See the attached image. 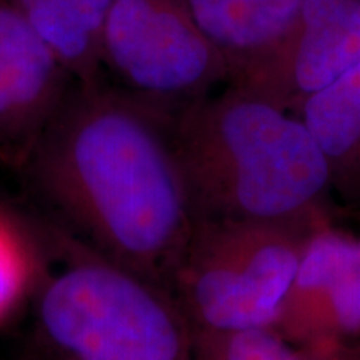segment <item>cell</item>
Instances as JSON below:
<instances>
[{
    "label": "cell",
    "instance_id": "8fae6325",
    "mask_svg": "<svg viewBox=\"0 0 360 360\" xmlns=\"http://www.w3.org/2000/svg\"><path fill=\"white\" fill-rule=\"evenodd\" d=\"M77 84L105 80L102 34L114 0H15Z\"/></svg>",
    "mask_w": 360,
    "mask_h": 360
},
{
    "label": "cell",
    "instance_id": "ba28073f",
    "mask_svg": "<svg viewBox=\"0 0 360 360\" xmlns=\"http://www.w3.org/2000/svg\"><path fill=\"white\" fill-rule=\"evenodd\" d=\"M229 69V85L252 90L277 60L307 0H182Z\"/></svg>",
    "mask_w": 360,
    "mask_h": 360
},
{
    "label": "cell",
    "instance_id": "9a60e30c",
    "mask_svg": "<svg viewBox=\"0 0 360 360\" xmlns=\"http://www.w3.org/2000/svg\"><path fill=\"white\" fill-rule=\"evenodd\" d=\"M47 360H56V359H52V357H49V359H47Z\"/></svg>",
    "mask_w": 360,
    "mask_h": 360
},
{
    "label": "cell",
    "instance_id": "7c38bea8",
    "mask_svg": "<svg viewBox=\"0 0 360 360\" xmlns=\"http://www.w3.org/2000/svg\"><path fill=\"white\" fill-rule=\"evenodd\" d=\"M195 360H295V349L276 328L238 332L195 330Z\"/></svg>",
    "mask_w": 360,
    "mask_h": 360
},
{
    "label": "cell",
    "instance_id": "4fadbf2b",
    "mask_svg": "<svg viewBox=\"0 0 360 360\" xmlns=\"http://www.w3.org/2000/svg\"><path fill=\"white\" fill-rule=\"evenodd\" d=\"M35 255L24 233L0 214V322L15 312L37 282Z\"/></svg>",
    "mask_w": 360,
    "mask_h": 360
},
{
    "label": "cell",
    "instance_id": "52a82bcc",
    "mask_svg": "<svg viewBox=\"0 0 360 360\" xmlns=\"http://www.w3.org/2000/svg\"><path fill=\"white\" fill-rule=\"evenodd\" d=\"M360 64V0H307L267 74L245 92L295 112L312 94Z\"/></svg>",
    "mask_w": 360,
    "mask_h": 360
},
{
    "label": "cell",
    "instance_id": "6da1fadb",
    "mask_svg": "<svg viewBox=\"0 0 360 360\" xmlns=\"http://www.w3.org/2000/svg\"><path fill=\"white\" fill-rule=\"evenodd\" d=\"M22 169L80 242L172 292L197 220L172 110L75 82Z\"/></svg>",
    "mask_w": 360,
    "mask_h": 360
},
{
    "label": "cell",
    "instance_id": "5bb4252c",
    "mask_svg": "<svg viewBox=\"0 0 360 360\" xmlns=\"http://www.w3.org/2000/svg\"><path fill=\"white\" fill-rule=\"evenodd\" d=\"M347 342H323V344L297 347L295 360H347Z\"/></svg>",
    "mask_w": 360,
    "mask_h": 360
},
{
    "label": "cell",
    "instance_id": "7a4b0ae2",
    "mask_svg": "<svg viewBox=\"0 0 360 360\" xmlns=\"http://www.w3.org/2000/svg\"><path fill=\"white\" fill-rule=\"evenodd\" d=\"M175 146L197 219L326 217L332 175L297 115L232 87L172 110Z\"/></svg>",
    "mask_w": 360,
    "mask_h": 360
},
{
    "label": "cell",
    "instance_id": "8992f818",
    "mask_svg": "<svg viewBox=\"0 0 360 360\" xmlns=\"http://www.w3.org/2000/svg\"><path fill=\"white\" fill-rule=\"evenodd\" d=\"M74 84L15 0H0V159L25 164Z\"/></svg>",
    "mask_w": 360,
    "mask_h": 360
},
{
    "label": "cell",
    "instance_id": "5b68a950",
    "mask_svg": "<svg viewBox=\"0 0 360 360\" xmlns=\"http://www.w3.org/2000/svg\"><path fill=\"white\" fill-rule=\"evenodd\" d=\"M117 87L175 110L229 84V69L182 0H114L102 34Z\"/></svg>",
    "mask_w": 360,
    "mask_h": 360
},
{
    "label": "cell",
    "instance_id": "277c9868",
    "mask_svg": "<svg viewBox=\"0 0 360 360\" xmlns=\"http://www.w3.org/2000/svg\"><path fill=\"white\" fill-rule=\"evenodd\" d=\"M326 220L197 219L172 283L192 328H276L307 238Z\"/></svg>",
    "mask_w": 360,
    "mask_h": 360
},
{
    "label": "cell",
    "instance_id": "3957f363",
    "mask_svg": "<svg viewBox=\"0 0 360 360\" xmlns=\"http://www.w3.org/2000/svg\"><path fill=\"white\" fill-rule=\"evenodd\" d=\"M37 292V322L56 360H195L193 328L172 292L77 237Z\"/></svg>",
    "mask_w": 360,
    "mask_h": 360
},
{
    "label": "cell",
    "instance_id": "30bf717a",
    "mask_svg": "<svg viewBox=\"0 0 360 360\" xmlns=\"http://www.w3.org/2000/svg\"><path fill=\"white\" fill-rule=\"evenodd\" d=\"M294 114L326 155L332 186L360 199V64L309 96Z\"/></svg>",
    "mask_w": 360,
    "mask_h": 360
},
{
    "label": "cell",
    "instance_id": "9c48e42d",
    "mask_svg": "<svg viewBox=\"0 0 360 360\" xmlns=\"http://www.w3.org/2000/svg\"><path fill=\"white\" fill-rule=\"evenodd\" d=\"M359 242L332 227L330 219L309 236L276 323V330L292 345L309 347L322 340L328 307Z\"/></svg>",
    "mask_w": 360,
    "mask_h": 360
}]
</instances>
